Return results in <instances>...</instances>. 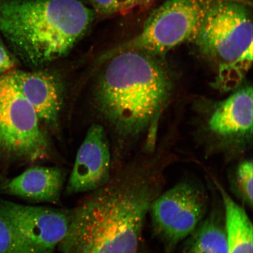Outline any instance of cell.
<instances>
[{
	"label": "cell",
	"instance_id": "1",
	"mask_svg": "<svg viewBox=\"0 0 253 253\" xmlns=\"http://www.w3.org/2000/svg\"><path fill=\"white\" fill-rule=\"evenodd\" d=\"M164 168L134 164L112 175L70 211L61 253H138L145 219L162 191Z\"/></svg>",
	"mask_w": 253,
	"mask_h": 253
},
{
	"label": "cell",
	"instance_id": "2",
	"mask_svg": "<svg viewBox=\"0 0 253 253\" xmlns=\"http://www.w3.org/2000/svg\"><path fill=\"white\" fill-rule=\"evenodd\" d=\"M94 15L81 0H0V33L25 64L41 68L68 55Z\"/></svg>",
	"mask_w": 253,
	"mask_h": 253
},
{
	"label": "cell",
	"instance_id": "3",
	"mask_svg": "<svg viewBox=\"0 0 253 253\" xmlns=\"http://www.w3.org/2000/svg\"><path fill=\"white\" fill-rule=\"evenodd\" d=\"M110 53L96 88L97 105L119 133L134 136L160 115L171 84L157 56L134 49Z\"/></svg>",
	"mask_w": 253,
	"mask_h": 253
},
{
	"label": "cell",
	"instance_id": "4",
	"mask_svg": "<svg viewBox=\"0 0 253 253\" xmlns=\"http://www.w3.org/2000/svg\"><path fill=\"white\" fill-rule=\"evenodd\" d=\"M216 66V86H239L253 62V12L247 0H213L191 41Z\"/></svg>",
	"mask_w": 253,
	"mask_h": 253
},
{
	"label": "cell",
	"instance_id": "5",
	"mask_svg": "<svg viewBox=\"0 0 253 253\" xmlns=\"http://www.w3.org/2000/svg\"><path fill=\"white\" fill-rule=\"evenodd\" d=\"M36 110L10 72L0 77V149L9 156L37 162L49 156L48 141Z\"/></svg>",
	"mask_w": 253,
	"mask_h": 253
},
{
	"label": "cell",
	"instance_id": "6",
	"mask_svg": "<svg viewBox=\"0 0 253 253\" xmlns=\"http://www.w3.org/2000/svg\"><path fill=\"white\" fill-rule=\"evenodd\" d=\"M213 1L166 0L151 12L138 36L110 52L134 49L158 56L180 44L191 42Z\"/></svg>",
	"mask_w": 253,
	"mask_h": 253
},
{
	"label": "cell",
	"instance_id": "7",
	"mask_svg": "<svg viewBox=\"0 0 253 253\" xmlns=\"http://www.w3.org/2000/svg\"><path fill=\"white\" fill-rule=\"evenodd\" d=\"M205 190L198 183L183 181L161 192L150 208L155 235L167 253L194 232L208 212Z\"/></svg>",
	"mask_w": 253,
	"mask_h": 253
},
{
	"label": "cell",
	"instance_id": "8",
	"mask_svg": "<svg viewBox=\"0 0 253 253\" xmlns=\"http://www.w3.org/2000/svg\"><path fill=\"white\" fill-rule=\"evenodd\" d=\"M0 210L36 253H55L68 232L70 211L4 200Z\"/></svg>",
	"mask_w": 253,
	"mask_h": 253
},
{
	"label": "cell",
	"instance_id": "9",
	"mask_svg": "<svg viewBox=\"0 0 253 253\" xmlns=\"http://www.w3.org/2000/svg\"><path fill=\"white\" fill-rule=\"evenodd\" d=\"M253 103L252 87L246 86L216 104L207 124L216 150L235 156L248 148L253 135Z\"/></svg>",
	"mask_w": 253,
	"mask_h": 253
},
{
	"label": "cell",
	"instance_id": "10",
	"mask_svg": "<svg viewBox=\"0 0 253 253\" xmlns=\"http://www.w3.org/2000/svg\"><path fill=\"white\" fill-rule=\"evenodd\" d=\"M112 155L102 126H90L79 147L66 185L68 195L91 192L107 184L112 178Z\"/></svg>",
	"mask_w": 253,
	"mask_h": 253
},
{
	"label": "cell",
	"instance_id": "11",
	"mask_svg": "<svg viewBox=\"0 0 253 253\" xmlns=\"http://www.w3.org/2000/svg\"><path fill=\"white\" fill-rule=\"evenodd\" d=\"M16 84L34 107L40 121L55 125L63 103L61 82L56 76L47 71L10 72Z\"/></svg>",
	"mask_w": 253,
	"mask_h": 253
},
{
	"label": "cell",
	"instance_id": "12",
	"mask_svg": "<svg viewBox=\"0 0 253 253\" xmlns=\"http://www.w3.org/2000/svg\"><path fill=\"white\" fill-rule=\"evenodd\" d=\"M66 179L58 167L36 166L5 183L2 189L9 195L37 202L57 204Z\"/></svg>",
	"mask_w": 253,
	"mask_h": 253
},
{
	"label": "cell",
	"instance_id": "13",
	"mask_svg": "<svg viewBox=\"0 0 253 253\" xmlns=\"http://www.w3.org/2000/svg\"><path fill=\"white\" fill-rule=\"evenodd\" d=\"M227 234L228 253H253V228L245 209L234 200L219 182Z\"/></svg>",
	"mask_w": 253,
	"mask_h": 253
},
{
	"label": "cell",
	"instance_id": "14",
	"mask_svg": "<svg viewBox=\"0 0 253 253\" xmlns=\"http://www.w3.org/2000/svg\"><path fill=\"white\" fill-rule=\"evenodd\" d=\"M183 242L182 253H228L223 205L208 212Z\"/></svg>",
	"mask_w": 253,
	"mask_h": 253
},
{
	"label": "cell",
	"instance_id": "15",
	"mask_svg": "<svg viewBox=\"0 0 253 253\" xmlns=\"http://www.w3.org/2000/svg\"><path fill=\"white\" fill-rule=\"evenodd\" d=\"M230 188L243 205L252 208L253 167L252 160L242 161L230 175Z\"/></svg>",
	"mask_w": 253,
	"mask_h": 253
},
{
	"label": "cell",
	"instance_id": "16",
	"mask_svg": "<svg viewBox=\"0 0 253 253\" xmlns=\"http://www.w3.org/2000/svg\"><path fill=\"white\" fill-rule=\"evenodd\" d=\"M0 253H36L0 210Z\"/></svg>",
	"mask_w": 253,
	"mask_h": 253
},
{
	"label": "cell",
	"instance_id": "17",
	"mask_svg": "<svg viewBox=\"0 0 253 253\" xmlns=\"http://www.w3.org/2000/svg\"><path fill=\"white\" fill-rule=\"evenodd\" d=\"M94 12L101 15H110L119 12L118 0H90Z\"/></svg>",
	"mask_w": 253,
	"mask_h": 253
},
{
	"label": "cell",
	"instance_id": "18",
	"mask_svg": "<svg viewBox=\"0 0 253 253\" xmlns=\"http://www.w3.org/2000/svg\"><path fill=\"white\" fill-rule=\"evenodd\" d=\"M15 66L13 56L10 55L0 39V74L11 71Z\"/></svg>",
	"mask_w": 253,
	"mask_h": 253
},
{
	"label": "cell",
	"instance_id": "19",
	"mask_svg": "<svg viewBox=\"0 0 253 253\" xmlns=\"http://www.w3.org/2000/svg\"><path fill=\"white\" fill-rule=\"evenodd\" d=\"M135 0H118L119 12L125 14L135 7Z\"/></svg>",
	"mask_w": 253,
	"mask_h": 253
},
{
	"label": "cell",
	"instance_id": "20",
	"mask_svg": "<svg viewBox=\"0 0 253 253\" xmlns=\"http://www.w3.org/2000/svg\"><path fill=\"white\" fill-rule=\"evenodd\" d=\"M153 1L154 0H135V7H137V6H140V7H145V6L150 4V3Z\"/></svg>",
	"mask_w": 253,
	"mask_h": 253
}]
</instances>
